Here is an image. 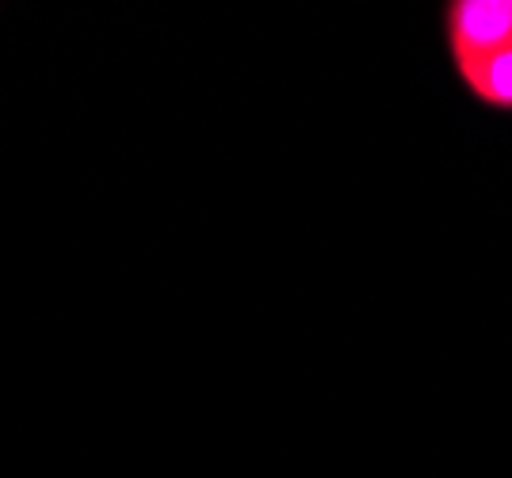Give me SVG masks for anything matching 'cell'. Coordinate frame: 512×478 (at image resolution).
<instances>
[{
    "instance_id": "6da1fadb",
    "label": "cell",
    "mask_w": 512,
    "mask_h": 478,
    "mask_svg": "<svg viewBox=\"0 0 512 478\" xmlns=\"http://www.w3.org/2000/svg\"><path fill=\"white\" fill-rule=\"evenodd\" d=\"M455 81L482 111L512 115V35L486 54L455 62Z\"/></svg>"
}]
</instances>
